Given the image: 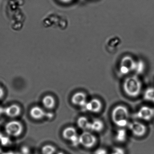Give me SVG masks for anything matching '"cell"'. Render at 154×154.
Instances as JSON below:
<instances>
[{
    "label": "cell",
    "mask_w": 154,
    "mask_h": 154,
    "mask_svg": "<svg viewBox=\"0 0 154 154\" xmlns=\"http://www.w3.org/2000/svg\"><path fill=\"white\" fill-rule=\"evenodd\" d=\"M116 140L119 142H123L126 140L127 138V133L126 130L121 128L117 131L115 135Z\"/></svg>",
    "instance_id": "2e32d148"
},
{
    "label": "cell",
    "mask_w": 154,
    "mask_h": 154,
    "mask_svg": "<svg viewBox=\"0 0 154 154\" xmlns=\"http://www.w3.org/2000/svg\"><path fill=\"white\" fill-rule=\"evenodd\" d=\"M128 126L132 134L137 137H142L146 132V126L139 122H132L129 123Z\"/></svg>",
    "instance_id": "8992f818"
},
{
    "label": "cell",
    "mask_w": 154,
    "mask_h": 154,
    "mask_svg": "<svg viewBox=\"0 0 154 154\" xmlns=\"http://www.w3.org/2000/svg\"><path fill=\"white\" fill-rule=\"evenodd\" d=\"M56 148L52 145H45L42 147L41 151L43 154H54L55 153Z\"/></svg>",
    "instance_id": "e0dca14e"
},
{
    "label": "cell",
    "mask_w": 154,
    "mask_h": 154,
    "mask_svg": "<svg viewBox=\"0 0 154 154\" xmlns=\"http://www.w3.org/2000/svg\"><path fill=\"white\" fill-rule=\"evenodd\" d=\"M94 154H108V152L105 149L100 148L95 150Z\"/></svg>",
    "instance_id": "ffe728a7"
},
{
    "label": "cell",
    "mask_w": 154,
    "mask_h": 154,
    "mask_svg": "<svg viewBox=\"0 0 154 154\" xmlns=\"http://www.w3.org/2000/svg\"><path fill=\"white\" fill-rule=\"evenodd\" d=\"M125 93L131 97H136L140 94L142 84L140 80L136 75H132L126 78L123 85Z\"/></svg>",
    "instance_id": "7a4b0ae2"
},
{
    "label": "cell",
    "mask_w": 154,
    "mask_h": 154,
    "mask_svg": "<svg viewBox=\"0 0 154 154\" xmlns=\"http://www.w3.org/2000/svg\"><path fill=\"white\" fill-rule=\"evenodd\" d=\"M136 63L130 58H125L122 60L120 67V72L122 74L126 75L133 71Z\"/></svg>",
    "instance_id": "9c48e42d"
},
{
    "label": "cell",
    "mask_w": 154,
    "mask_h": 154,
    "mask_svg": "<svg viewBox=\"0 0 154 154\" xmlns=\"http://www.w3.org/2000/svg\"><path fill=\"white\" fill-rule=\"evenodd\" d=\"M4 112V109L1 106H0V116Z\"/></svg>",
    "instance_id": "7402d4cb"
},
{
    "label": "cell",
    "mask_w": 154,
    "mask_h": 154,
    "mask_svg": "<svg viewBox=\"0 0 154 154\" xmlns=\"http://www.w3.org/2000/svg\"><path fill=\"white\" fill-rule=\"evenodd\" d=\"M104 128V123L100 119H96L91 122L90 130L94 132H100Z\"/></svg>",
    "instance_id": "4fadbf2b"
},
{
    "label": "cell",
    "mask_w": 154,
    "mask_h": 154,
    "mask_svg": "<svg viewBox=\"0 0 154 154\" xmlns=\"http://www.w3.org/2000/svg\"><path fill=\"white\" fill-rule=\"evenodd\" d=\"M0 154H4V153H3V151L2 150V149L1 148H0Z\"/></svg>",
    "instance_id": "603a6c76"
},
{
    "label": "cell",
    "mask_w": 154,
    "mask_h": 154,
    "mask_svg": "<svg viewBox=\"0 0 154 154\" xmlns=\"http://www.w3.org/2000/svg\"><path fill=\"white\" fill-rule=\"evenodd\" d=\"M4 113L10 118H16L21 113V109L17 104H12L4 109Z\"/></svg>",
    "instance_id": "8fae6325"
},
{
    "label": "cell",
    "mask_w": 154,
    "mask_h": 154,
    "mask_svg": "<svg viewBox=\"0 0 154 154\" xmlns=\"http://www.w3.org/2000/svg\"><path fill=\"white\" fill-rule=\"evenodd\" d=\"M84 108L90 112L98 113L101 110L102 104L100 100L94 98L87 102Z\"/></svg>",
    "instance_id": "ba28073f"
},
{
    "label": "cell",
    "mask_w": 154,
    "mask_h": 154,
    "mask_svg": "<svg viewBox=\"0 0 154 154\" xmlns=\"http://www.w3.org/2000/svg\"><path fill=\"white\" fill-rule=\"evenodd\" d=\"M57 154H66L65 153H63V152H59Z\"/></svg>",
    "instance_id": "d4e9b609"
},
{
    "label": "cell",
    "mask_w": 154,
    "mask_h": 154,
    "mask_svg": "<svg viewBox=\"0 0 154 154\" xmlns=\"http://www.w3.org/2000/svg\"><path fill=\"white\" fill-rule=\"evenodd\" d=\"M62 135L64 138L70 141L74 146H77L80 144L79 136L74 127H66L63 131Z\"/></svg>",
    "instance_id": "5b68a950"
},
{
    "label": "cell",
    "mask_w": 154,
    "mask_h": 154,
    "mask_svg": "<svg viewBox=\"0 0 154 154\" xmlns=\"http://www.w3.org/2000/svg\"><path fill=\"white\" fill-rule=\"evenodd\" d=\"M71 101L74 105L84 107L87 102L86 95L82 92L75 93L72 96Z\"/></svg>",
    "instance_id": "30bf717a"
},
{
    "label": "cell",
    "mask_w": 154,
    "mask_h": 154,
    "mask_svg": "<svg viewBox=\"0 0 154 154\" xmlns=\"http://www.w3.org/2000/svg\"><path fill=\"white\" fill-rule=\"evenodd\" d=\"M42 103L46 109H51L55 106L56 101L54 97L51 95H47L43 98Z\"/></svg>",
    "instance_id": "9a60e30c"
},
{
    "label": "cell",
    "mask_w": 154,
    "mask_h": 154,
    "mask_svg": "<svg viewBox=\"0 0 154 154\" xmlns=\"http://www.w3.org/2000/svg\"><path fill=\"white\" fill-rule=\"evenodd\" d=\"M129 119V112L125 106L119 105L116 106L112 112V119L113 123L121 128L128 126Z\"/></svg>",
    "instance_id": "6da1fadb"
},
{
    "label": "cell",
    "mask_w": 154,
    "mask_h": 154,
    "mask_svg": "<svg viewBox=\"0 0 154 154\" xmlns=\"http://www.w3.org/2000/svg\"><path fill=\"white\" fill-rule=\"evenodd\" d=\"M144 69V66L142 64H139L138 65L136 64L134 71H135L137 74H141V73L143 72Z\"/></svg>",
    "instance_id": "d6986e66"
},
{
    "label": "cell",
    "mask_w": 154,
    "mask_h": 154,
    "mask_svg": "<svg viewBox=\"0 0 154 154\" xmlns=\"http://www.w3.org/2000/svg\"><path fill=\"white\" fill-rule=\"evenodd\" d=\"M97 138L90 131H84L79 136L80 145L87 148H91L95 146L97 143Z\"/></svg>",
    "instance_id": "277c9868"
},
{
    "label": "cell",
    "mask_w": 154,
    "mask_h": 154,
    "mask_svg": "<svg viewBox=\"0 0 154 154\" xmlns=\"http://www.w3.org/2000/svg\"><path fill=\"white\" fill-rule=\"evenodd\" d=\"M5 130L8 135L14 137L20 136L23 130L22 123L18 121L9 122L5 126Z\"/></svg>",
    "instance_id": "3957f363"
},
{
    "label": "cell",
    "mask_w": 154,
    "mask_h": 154,
    "mask_svg": "<svg viewBox=\"0 0 154 154\" xmlns=\"http://www.w3.org/2000/svg\"><path fill=\"white\" fill-rule=\"evenodd\" d=\"M2 137V134L1 131H0V139Z\"/></svg>",
    "instance_id": "cb8c5ba5"
},
{
    "label": "cell",
    "mask_w": 154,
    "mask_h": 154,
    "mask_svg": "<svg viewBox=\"0 0 154 154\" xmlns=\"http://www.w3.org/2000/svg\"><path fill=\"white\" fill-rule=\"evenodd\" d=\"M144 98L148 101L154 102V89L148 88L144 93Z\"/></svg>",
    "instance_id": "ac0fdd59"
},
{
    "label": "cell",
    "mask_w": 154,
    "mask_h": 154,
    "mask_svg": "<svg viewBox=\"0 0 154 154\" xmlns=\"http://www.w3.org/2000/svg\"><path fill=\"white\" fill-rule=\"evenodd\" d=\"M4 90H3V89L2 87H0V99L2 98L3 95H4Z\"/></svg>",
    "instance_id": "44dd1931"
},
{
    "label": "cell",
    "mask_w": 154,
    "mask_h": 154,
    "mask_svg": "<svg viewBox=\"0 0 154 154\" xmlns=\"http://www.w3.org/2000/svg\"><path fill=\"white\" fill-rule=\"evenodd\" d=\"M137 116L141 119L149 120L154 116V109L149 106H142L138 111Z\"/></svg>",
    "instance_id": "52a82bcc"
},
{
    "label": "cell",
    "mask_w": 154,
    "mask_h": 154,
    "mask_svg": "<svg viewBox=\"0 0 154 154\" xmlns=\"http://www.w3.org/2000/svg\"><path fill=\"white\" fill-rule=\"evenodd\" d=\"M91 121L86 117H82L78 118L77 121V124L78 127L85 131L90 130Z\"/></svg>",
    "instance_id": "5bb4252c"
},
{
    "label": "cell",
    "mask_w": 154,
    "mask_h": 154,
    "mask_svg": "<svg viewBox=\"0 0 154 154\" xmlns=\"http://www.w3.org/2000/svg\"><path fill=\"white\" fill-rule=\"evenodd\" d=\"M29 114L33 119L36 120H39L45 117V112L42 108L36 106L31 108Z\"/></svg>",
    "instance_id": "7c38bea8"
}]
</instances>
